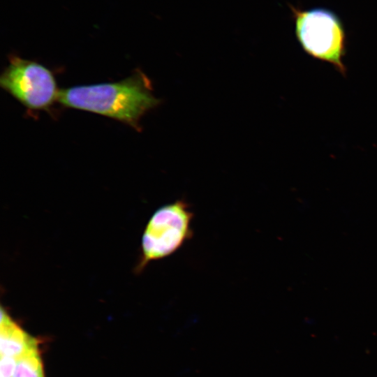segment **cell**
Listing matches in <instances>:
<instances>
[{"label": "cell", "instance_id": "cell-2", "mask_svg": "<svg viewBox=\"0 0 377 377\" xmlns=\"http://www.w3.org/2000/svg\"><path fill=\"white\" fill-rule=\"evenodd\" d=\"M290 9L296 38L304 51L314 59L332 64L345 75L346 35L339 16L324 8L303 10L290 6Z\"/></svg>", "mask_w": 377, "mask_h": 377}, {"label": "cell", "instance_id": "cell-6", "mask_svg": "<svg viewBox=\"0 0 377 377\" xmlns=\"http://www.w3.org/2000/svg\"><path fill=\"white\" fill-rule=\"evenodd\" d=\"M12 377H44L38 350L27 353L17 359Z\"/></svg>", "mask_w": 377, "mask_h": 377}, {"label": "cell", "instance_id": "cell-1", "mask_svg": "<svg viewBox=\"0 0 377 377\" xmlns=\"http://www.w3.org/2000/svg\"><path fill=\"white\" fill-rule=\"evenodd\" d=\"M62 105L103 115L140 130L139 121L160 104L152 94L150 80L140 70L114 82L75 86L60 89Z\"/></svg>", "mask_w": 377, "mask_h": 377}, {"label": "cell", "instance_id": "cell-4", "mask_svg": "<svg viewBox=\"0 0 377 377\" xmlns=\"http://www.w3.org/2000/svg\"><path fill=\"white\" fill-rule=\"evenodd\" d=\"M0 85L29 110H48L58 101L59 90L53 73L36 61L17 55L0 77Z\"/></svg>", "mask_w": 377, "mask_h": 377}, {"label": "cell", "instance_id": "cell-5", "mask_svg": "<svg viewBox=\"0 0 377 377\" xmlns=\"http://www.w3.org/2000/svg\"><path fill=\"white\" fill-rule=\"evenodd\" d=\"M0 324L1 355L17 359L38 350L37 341L18 326L3 306L1 308Z\"/></svg>", "mask_w": 377, "mask_h": 377}, {"label": "cell", "instance_id": "cell-7", "mask_svg": "<svg viewBox=\"0 0 377 377\" xmlns=\"http://www.w3.org/2000/svg\"><path fill=\"white\" fill-rule=\"evenodd\" d=\"M17 359L13 357L1 355L0 376L1 377H12L14 373Z\"/></svg>", "mask_w": 377, "mask_h": 377}, {"label": "cell", "instance_id": "cell-3", "mask_svg": "<svg viewBox=\"0 0 377 377\" xmlns=\"http://www.w3.org/2000/svg\"><path fill=\"white\" fill-rule=\"evenodd\" d=\"M193 213L184 199L158 208L147 223L141 239V251L135 272L140 273L151 262L176 252L193 235Z\"/></svg>", "mask_w": 377, "mask_h": 377}]
</instances>
